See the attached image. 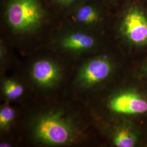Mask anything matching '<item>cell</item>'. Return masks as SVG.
<instances>
[{"label":"cell","instance_id":"cell-5","mask_svg":"<svg viewBox=\"0 0 147 147\" xmlns=\"http://www.w3.org/2000/svg\"><path fill=\"white\" fill-rule=\"evenodd\" d=\"M36 135L45 143L61 145L72 140L73 130L68 123L57 115L47 116L38 121Z\"/></svg>","mask_w":147,"mask_h":147},{"label":"cell","instance_id":"cell-11","mask_svg":"<svg viewBox=\"0 0 147 147\" xmlns=\"http://www.w3.org/2000/svg\"><path fill=\"white\" fill-rule=\"evenodd\" d=\"M4 92L8 98L16 99L22 94L24 88L14 81L7 80L4 84Z\"/></svg>","mask_w":147,"mask_h":147},{"label":"cell","instance_id":"cell-6","mask_svg":"<svg viewBox=\"0 0 147 147\" xmlns=\"http://www.w3.org/2000/svg\"><path fill=\"white\" fill-rule=\"evenodd\" d=\"M111 110L119 114L137 115L147 112V101L137 93L129 92L116 96L109 104Z\"/></svg>","mask_w":147,"mask_h":147},{"label":"cell","instance_id":"cell-4","mask_svg":"<svg viewBox=\"0 0 147 147\" xmlns=\"http://www.w3.org/2000/svg\"><path fill=\"white\" fill-rule=\"evenodd\" d=\"M112 13L101 0H84L62 22L100 33L110 25Z\"/></svg>","mask_w":147,"mask_h":147},{"label":"cell","instance_id":"cell-13","mask_svg":"<svg viewBox=\"0 0 147 147\" xmlns=\"http://www.w3.org/2000/svg\"><path fill=\"white\" fill-rule=\"evenodd\" d=\"M112 12L120 6L123 0H101Z\"/></svg>","mask_w":147,"mask_h":147},{"label":"cell","instance_id":"cell-9","mask_svg":"<svg viewBox=\"0 0 147 147\" xmlns=\"http://www.w3.org/2000/svg\"><path fill=\"white\" fill-rule=\"evenodd\" d=\"M84 0H48L53 9L57 12L61 19Z\"/></svg>","mask_w":147,"mask_h":147},{"label":"cell","instance_id":"cell-8","mask_svg":"<svg viewBox=\"0 0 147 147\" xmlns=\"http://www.w3.org/2000/svg\"><path fill=\"white\" fill-rule=\"evenodd\" d=\"M59 71L58 67L47 59L38 61L33 65L32 76L34 81L42 86L49 87L58 80Z\"/></svg>","mask_w":147,"mask_h":147},{"label":"cell","instance_id":"cell-2","mask_svg":"<svg viewBox=\"0 0 147 147\" xmlns=\"http://www.w3.org/2000/svg\"><path fill=\"white\" fill-rule=\"evenodd\" d=\"M111 26L116 37L130 49H147V3L141 0H123L112 13Z\"/></svg>","mask_w":147,"mask_h":147},{"label":"cell","instance_id":"cell-1","mask_svg":"<svg viewBox=\"0 0 147 147\" xmlns=\"http://www.w3.org/2000/svg\"><path fill=\"white\" fill-rule=\"evenodd\" d=\"M0 15L3 27L18 40L38 38L62 22L48 0H0Z\"/></svg>","mask_w":147,"mask_h":147},{"label":"cell","instance_id":"cell-7","mask_svg":"<svg viewBox=\"0 0 147 147\" xmlns=\"http://www.w3.org/2000/svg\"><path fill=\"white\" fill-rule=\"evenodd\" d=\"M111 70L112 66L107 58L97 57L85 65L81 71L80 79L85 85L92 86L106 79Z\"/></svg>","mask_w":147,"mask_h":147},{"label":"cell","instance_id":"cell-12","mask_svg":"<svg viewBox=\"0 0 147 147\" xmlns=\"http://www.w3.org/2000/svg\"><path fill=\"white\" fill-rule=\"evenodd\" d=\"M15 116V111L9 106L3 107L0 112V126L3 127L7 126Z\"/></svg>","mask_w":147,"mask_h":147},{"label":"cell","instance_id":"cell-14","mask_svg":"<svg viewBox=\"0 0 147 147\" xmlns=\"http://www.w3.org/2000/svg\"><path fill=\"white\" fill-rule=\"evenodd\" d=\"M142 1H143V2H146V3H147V0H141Z\"/></svg>","mask_w":147,"mask_h":147},{"label":"cell","instance_id":"cell-10","mask_svg":"<svg viewBox=\"0 0 147 147\" xmlns=\"http://www.w3.org/2000/svg\"><path fill=\"white\" fill-rule=\"evenodd\" d=\"M136 142V136L129 130L125 129L118 132L114 138V144L118 147H134Z\"/></svg>","mask_w":147,"mask_h":147},{"label":"cell","instance_id":"cell-3","mask_svg":"<svg viewBox=\"0 0 147 147\" xmlns=\"http://www.w3.org/2000/svg\"><path fill=\"white\" fill-rule=\"evenodd\" d=\"M53 45L67 53H87L96 50L101 46L99 33L61 22L56 28Z\"/></svg>","mask_w":147,"mask_h":147}]
</instances>
